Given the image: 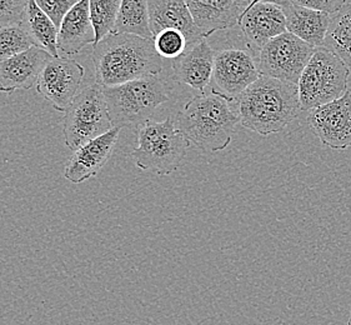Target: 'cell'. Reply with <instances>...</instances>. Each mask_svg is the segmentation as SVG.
Segmentation results:
<instances>
[{"label": "cell", "instance_id": "6da1fadb", "mask_svg": "<svg viewBox=\"0 0 351 325\" xmlns=\"http://www.w3.org/2000/svg\"><path fill=\"white\" fill-rule=\"evenodd\" d=\"M97 84L108 88L135 79L158 75L162 57L154 40L132 34H109L94 45L92 54Z\"/></svg>", "mask_w": 351, "mask_h": 325}, {"label": "cell", "instance_id": "7a4b0ae2", "mask_svg": "<svg viewBox=\"0 0 351 325\" xmlns=\"http://www.w3.org/2000/svg\"><path fill=\"white\" fill-rule=\"evenodd\" d=\"M240 123L260 135L280 133L302 110L298 85L261 75L238 98Z\"/></svg>", "mask_w": 351, "mask_h": 325}, {"label": "cell", "instance_id": "3957f363", "mask_svg": "<svg viewBox=\"0 0 351 325\" xmlns=\"http://www.w3.org/2000/svg\"><path fill=\"white\" fill-rule=\"evenodd\" d=\"M226 99L219 93H203L184 106L176 115V128L197 148L208 153H217L228 148L232 134L240 123Z\"/></svg>", "mask_w": 351, "mask_h": 325}, {"label": "cell", "instance_id": "277c9868", "mask_svg": "<svg viewBox=\"0 0 351 325\" xmlns=\"http://www.w3.org/2000/svg\"><path fill=\"white\" fill-rule=\"evenodd\" d=\"M103 92L112 128H129L135 132L169 100L165 84L158 75L103 88Z\"/></svg>", "mask_w": 351, "mask_h": 325}, {"label": "cell", "instance_id": "5b68a950", "mask_svg": "<svg viewBox=\"0 0 351 325\" xmlns=\"http://www.w3.org/2000/svg\"><path fill=\"white\" fill-rule=\"evenodd\" d=\"M138 145L132 156L138 168L169 176L186 156L190 143L168 117L165 121H148L138 130Z\"/></svg>", "mask_w": 351, "mask_h": 325}, {"label": "cell", "instance_id": "8992f818", "mask_svg": "<svg viewBox=\"0 0 351 325\" xmlns=\"http://www.w3.org/2000/svg\"><path fill=\"white\" fill-rule=\"evenodd\" d=\"M350 68L330 50L317 47L298 83L302 110H313L348 92Z\"/></svg>", "mask_w": 351, "mask_h": 325}, {"label": "cell", "instance_id": "52a82bcc", "mask_svg": "<svg viewBox=\"0 0 351 325\" xmlns=\"http://www.w3.org/2000/svg\"><path fill=\"white\" fill-rule=\"evenodd\" d=\"M112 129L103 88L95 83L77 93L64 115L65 145L75 152Z\"/></svg>", "mask_w": 351, "mask_h": 325}, {"label": "cell", "instance_id": "ba28073f", "mask_svg": "<svg viewBox=\"0 0 351 325\" xmlns=\"http://www.w3.org/2000/svg\"><path fill=\"white\" fill-rule=\"evenodd\" d=\"M314 50V47L287 32L260 49L256 62L260 74L298 85Z\"/></svg>", "mask_w": 351, "mask_h": 325}, {"label": "cell", "instance_id": "9c48e42d", "mask_svg": "<svg viewBox=\"0 0 351 325\" xmlns=\"http://www.w3.org/2000/svg\"><path fill=\"white\" fill-rule=\"evenodd\" d=\"M83 65L71 58H50L36 82V92L58 112L65 113L83 82Z\"/></svg>", "mask_w": 351, "mask_h": 325}, {"label": "cell", "instance_id": "30bf717a", "mask_svg": "<svg viewBox=\"0 0 351 325\" xmlns=\"http://www.w3.org/2000/svg\"><path fill=\"white\" fill-rule=\"evenodd\" d=\"M260 77L256 60L246 50L232 48L215 54L213 92L221 94L226 99H238Z\"/></svg>", "mask_w": 351, "mask_h": 325}, {"label": "cell", "instance_id": "8fae6325", "mask_svg": "<svg viewBox=\"0 0 351 325\" xmlns=\"http://www.w3.org/2000/svg\"><path fill=\"white\" fill-rule=\"evenodd\" d=\"M308 123L324 145L335 150L350 148V91L339 99L310 110Z\"/></svg>", "mask_w": 351, "mask_h": 325}, {"label": "cell", "instance_id": "7c38bea8", "mask_svg": "<svg viewBox=\"0 0 351 325\" xmlns=\"http://www.w3.org/2000/svg\"><path fill=\"white\" fill-rule=\"evenodd\" d=\"M120 130L119 128H112L110 132L77 149L69 162H66L64 178L71 183L82 184L90 178L97 177L110 159L118 142Z\"/></svg>", "mask_w": 351, "mask_h": 325}, {"label": "cell", "instance_id": "4fadbf2b", "mask_svg": "<svg viewBox=\"0 0 351 325\" xmlns=\"http://www.w3.org/2000/svg\"><path fill=\"white\" fill-rule=\"evenodd\" d=\"M238 25L258 49H263L270 40L288 32L284 9L270 3H258L246 8L240 14Z\"/></svg>", "mask_w": 351, "mask_h": 325}, {"label": "cell", "instance_id": "5bb4252c", "mask_svg": "<svg viewBox=\"0 0 351 325\" xmlns=\"http://www.w3.org/2000/svg\"><path fill=\"white\" fill-rule=\"evenodd\" d=\"M51 56L48 51L32 47L15 57L0 63V92L13 94L16 91H28L34 86Z\"/></svg>", "mask_w": 351, "mask_h": 325}, {"label": "cell", "instance_id": "9a60e30c", "mask_svg": "<svg viewBox=\"0 0 351 325\" xmlns=\"http://www.w3.org/2000/svg\"><path fill=\"white\" fill-rule=\"evenodd\" d=\"M215 54L206 39H202L173 60V78L179 84L204 92L213 79Z\"/></svg>", "mask_w": 351, "mask_h": 325}, {"label": "cell", "instance_id": "2e32d148", "mask_svg": "<svg viewBox=\"0 0 351 325\" xmlns=\"http://www.w3.org/2000/svg\"><path fill=\"white\" fill-rule=\"evenodd\" d=\"M149 24L153 36L174 29L183 33L188 48L205 39L197 28L185 0H148Z\"/></svg>", "mask_w": 351, "mask_h": 325}, {"label": "cell", "instance_id": "e0dca14e", "mask_svg": "<svg viewBox=\"0 0 351 325\" xmlns=\"http://www.w3.org/2000/svg\"><path fill=\"white\" fill-rule=\"evenodd\" d=\"M90 0H79L65 15L58 32V49L64 56H75L89 44H95V30L90 16Z\"/></svg>", "mask_w": 351, "mask_h": 325}, {"label": "cell", "instance_id": "ac0fdd59", "mask_svg": "<svg viewBox=\"0 0 351 325\" xmlns=\"http://www.w3.org/2000/svg\"><path fill=\"white\" fill-rule=\"evenodd\" d=\"M185 3L205 39L217 32L238 25L240 9L234 0H185Z\"/></svg>", "mask_w": 351, "mask_h": 325}, {"label": "cell", "instance_id": "d6986e66", "mask_svg": "<svg viewBox=\"0 0 351 325\" xmlns=\"http://www.w3.org/2000/svg\"><path fill=\"white\" fill-rule=\"evenodd\" d=\"M284 12L289 33L314 48L323 45L330 24V14L309 8L299 7L295 4H290L284 9Z\"/></svg>", "mask_w": 351, "mask_h": 325}, {"label": "cell", "instance_id": "ffe728a7", "mask_svg": "<svg viewBox=\"0 0 351 325\" xmlns=\"http://www.w3.org/2000/svg\"><path fill=\"white\" fill-rule=\"evenodd\" d=\"M36 47L48 51L53 58L59 57L58 32L56 24L36 5V0H29L23 21Z\"/></svg>", "mask_w": 351, "mask_h": 325}, {"label": "cell", "instance_id": "44dd1931", "mask_svg": "<svg viewBox=\"0 0 351 325\" xmlns=\"http://www.w3.org/2000/svg\"><path fill=\"white\" fill-rule=\"evenodd\" d=\"M112 34H132L153 40L149 24L148 0H121Z\"/></svg>", "mask_w": 351, "mask_h": 325}, {"label": "cell", "instance_id": "7402d4cb", "mask_svg": "<svg viewBox=\"0 0 351 325\" xmlns=\"http://www.w3.org/2000/svg\"><path fill=\"white\" fill-rule=\"evenodd\" d=\"M324 48L332 51L351 68V3L331 14Z\"/></svg>", "mask_w": 351, "mask_h": 325}, {"label": "cell", "instance_id": "603a6c76", "mask_svg": "<svg viewBox=\"0 0 351 325\" xmlns=\"http://www.w3.org/2000/svg\"><path fill=\"white\" fill-rule=\"evenodd\" d=\"M121 0H90V16L95 30V44L112 34ZM94 44V45H95Z\"/></svg>", "mask_w": 351, "mask_h": 325}, {"label": "cell", "instance_id": "cb8c5ba5", "mask_svg": "<svg viewBox=\"0 0 351 325\" xmlns=\"http://www.w3.org/2000/svg\"><path fill=\"white\" fill-rule=\"evenodd\" d=\"M36 47L24 24L0 28V63Z\"/></svg>", "mask_w": 351, "mask_h": 325}, {"label": "cell", "instance_id": "d4e9b609", "mask_svg": "<svg viewBox=\"0 0 351 325\" xmlns=\"http://www.w3.org/2000/svg\"><path fill=\"white\" fill-rule=\"evenodd\" d=\"M155 50L162 58L176 59L188 49V42L183 33L174 29L162 30L154 36Z\"/></svg>", "mask_w": 351, "mask_h": 325}, {"label": "cell", "instance_id": "484cf974", "mask_svg": "<svg viewBox=\"0 0 351 325\" xmlns=\"http://www.w3.org/2000/svg\"><path fill=\"white\" fill-rule=\"evenodd\" d=\"M29 0H0V28L21 24Z\"/></svg>", "mask_w": 351, "mask_h": 325}, {"label": "cell", "instance_id": "4316f807", "mask_svg": "<svg viewBox=\"0 0 351 325\" xmlns=\"http://www.w3.org/2000/svg\"><path fill=\"white\" fill-rule=\"evenodd\" d=\"M79 0H36V5L49 16L59 29L65 15L71 12Z\"/></svg>", "mask_w": 351, "mask_h": 325}, {"label": "cell", "instance_id": "83f0119b", "mask_svg": "<svg viewBox=\"0 0 351 325\" xmlns=\"http://www.w3.org/2000/svg\"><path fill=\"white\" fill-rule=\"evenodd\" d=\"M346 0H291V4L334 14L344 7Z\"/></svg>", "mask_w": 351, "mask_h": 325}, {"label": "cell", "instance_id": "f1b7e54d", "mask_svg": "<svg viewBox=\"0 0 351 325\" xmlns=\"http://www.w3.org/2000/svg\"><path fill=\"white\" fill-rule=\"evenodd\" d=\"M258 3H270V4H275V5H278V7L285 9V8H288L289 5L291 4V0H253L249 7L255 5V4H258Z\"/></svg>", "mask_w": 351, "mask_h": 325}, {"label": "cell", "instance_id": "f546056e", "mask_svg": "<svg viewBox=\"0 0 351 325\" xmlns=\"http://www.w3.org/2000/svg\"><path fill=\"white\" fill-rule=\"evenodd\" d=\"M234 1H235V4L239 8L240 14H241V13L245 10L246 8L252 4L253 0H234Z\"/></svg>", "mask_w": 351, "mask_h": 325}, {"label": "cell", "instance_id": "4dcf8cb0", "mask_svg": "<svg viewBox=\"0 0 351 325\" xmlns=\"http://www.w3.org/2000/svg\"><path fill=\"white\" fill-rule=\"evenodd\" d=\"M348 325H351V308H350V314H349V320H348Z\"/></svg>", "mask_w": 351, "mask_h": 325}]
</instances>
